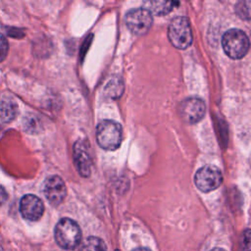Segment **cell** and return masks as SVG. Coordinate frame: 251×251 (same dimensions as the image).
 <instances>
[{"label": "cell", "instance_id": "2", "mask_svg": "<svg viewBox=\"0 0 251 251\" xmlns=\"http://www.w3.org/2000/svg\"><path fill=\"white\" fill-rule=\"evenodd\" d=\"M96 140L102 149H118L123 141L122 126L115 121L103 120L96 127Z\"/></svg>", "mask_w": 251, "mask_h": 251}, {"label": "cell", "instance_id": "11", "mask_svg": "<svg viewBox=\"0 0 251 251\" xmlns=\"http://www.w3.org/2000/svg\"><path fill=\"white\" fill-rule=\"evenodd\" d=\"M19 113L17 102L10 96L4 95L0 98V120L4 123L14 121Z\"/></svg>", "mask_w": 251, "mask_h": 251}, {"label": "cell", "instance_id": "19", "mask_svg": "<svg viewBox=\"0 0 251 251\" xmlns=\"http://www.w3.org/2000/svg\"><path fill=\"white\" fill-rule=\"evenodd\" d=\"M211 251H226L225 249H222V248H215V249H213V250H211Z\"/></svg>", "mask_w": 251, "mask_h": 251}, {"label": "cell", "instance_id": "1", "mask_svg": "<svg viewBox=\"0 0 251 251\" xmlns=\"http://www.w3.org/2000/svg\"><path fill=\"white\" fill-rule=\"evenodd\" d=\"M54 236L60 247L71 250L75 249L79 244L81 239V230L74 220L63 218L55 226Z\"/></svg>", "mask_w": 251, "mask_h": 251}, {"label": "cell", "instance_id": "17", "mask_svg": "<svg viewBox=\"0 0 251 251\" xmlns=\"http://www.w3.org/2000/svg\"><path fill=\"white\" fill-rule=\"evenodd\" d=\"M7 198H8V194L5 190V188L0 185V207L6 202Z\"/></svg>", "mask_w": 251, "mask_h": 251}, {"label": "cell", "instance_id": "5", "mask_svg": "<svg viewBox=\"0 0 251 251\" xmlns=\"http://www.w3.org/2000/svg\"><path fill=\"white\" fill-rule=\"evenodd\" d=\"M127 28L136 35L146 34L153 23L152 14L146 8L129 10L125 18Z\"/></svg>", "mask_w": 251, "mask_h": 251}, {"label": "cell", "instance_id": "18", "mask_svg": "<svg viewBox=\"0 0 251 251\" xmlns=\"http://www.w3.org/2000/svg\"><path fill=\"white\" fill-rule=\"evenodd\" d=\"M133 251H151V250H149L147 248H136Z\"/></svg>", "mask_w": 251, "mask_h": 251}, {"label": "cell", "instance_id": "4", "mask_svg": "<svg viewBox=\"0 0 251 251\" xmlns=\"http://www.w3.org/2000/svg\"><path fill=\"white\" fill-rule=\"evenodd\" d=\"M168 37L176 48H188L192 43V30L188 19L180 16L174 18L168 26Z\"/></svg>", "mask_w": 251, "mask_h": 251}, {"label": "cell", "instance_id": "8", "mask_svg": "<svg viewBox=\"0 0 251 251\" xmlns=\"http://www.w3.org/2000/svg\"><path fill=\"white\" fill-rule=\"evenodd\" d=\"M43 192L52 206H58L67 195V187L59 176H50L44 181Z\"/></svg>", "mask_w": 251, "mask_h": 251}, {"label": "cell", "instance_id": "14", "mask_svg": "<svg viewBox=\"0 0 251 251\" xmlns=\"http://www.w3.org/2000/svg\"><path fill=\"white\" fill-rule=\"evenodd\" d=\"M236 13L243 19L248 20L250 18V2H239L235 7Z\"/></svg>", "mask_w": 251, "mask_h": 251}, {"label": "cell", "instance_id": "6", "mask_svg": "<svg viewBox=\"0 0 251 251\" xmlns=\"http://www.w3.org/2000/svg\"><path fill=\"white\" fill-rule=\"evenodd\" d=\"M195 185L202 192H210L217 189L223 182L222 172L215 166L200 168L194 176Z\"/></svg>", "mask_w": 251, "mask_h": 251}, {"label": "cell", "instance_id": "13", "mask_svg": "<svg viewBox=\"0 0 251 251\" xmlns=\"http://www.w3.org/2000/svg\"><path fill=\"white\" fill-rule=\"evenodd\" d=\"M79 251H107V247L102 239L90 236L84 241Z\"/></svg>", "mask_w": 251, "mask_h": 251}, {"label": "cell", "instance_id": "7", "mask_svg": "<svg viewBox=\"0 0 251 251\" xmlns=\"http://www.w3.org/2000/svg\"><path fill=\"white\" fill-rule=\"evenodd\" d=\"M205 112V103L198 97L186 98L179 105L180 118L187 124H196L200 122L203 119Z\"/></svg>", "mask_w": 251, "mask_h": 251}, {"label": "cell", "instance_id": "15", "mask_svg": "<svg viewBox=\"0 0 251 251\" xmlns=\"http://www.w3.org/2000/svg\"><path fill=\"white\" fill-rule=\"evenodd\" d=\"M239 251H250V230L248 228L242 232L240 237Z\"/></svg>", "mask_w": 251, "mask_h": 251}, {"label": "cell", "instance_id": "16", "mask_svg": "<svg viewBox=\"0 0 251 251\" xmlns=\"http://www.w3.org/2000/svg\"><path fill=\"white\" fill-rule=\"evenodd\" d=\"M8 50H9L8 40L2 33H0V62L4 61V59L8 54Z\"/></svg>", "mask_w": 251, "mask_h": 251}, {"label": "cell", "instance_id": "20", "mask_svg": "<svg viewBox=\"0 0 251 251\" xmlns=\"http://www.w3.org/2000/svg\"><path fill=\"white\" fill-rule=\"evenodd\" d=\"M0 251H3V250H2V247H1V246H0Z\"/></svg>", "mask_w": 251, "mask_h": 251}, {"label": "cell", "instance_id": "9", "mask_svg": "<svg viewBox=\"0 0 251 251\" xmlns=\"http://www.w3.org/2000/svg\"><path fill=\"white\" fill-rule=\"evenodd\" d=\"M20 212L25 219L35 222L42 217L44 213V205L37 196L26 194L21 199Z\"/></svg>", "mask_w": 251, "mask_h": 251}, {"label": "cell", "instance_id": "10", "mask_svg": "<svg viewBox=\"0 0 251 251\" xmlns=\"http://www.w3.org/2000/svg\"><path fill=\"white\" fill-rule=\"evenodd\" d=\"M74 162L81 176H89L91 173V158L88 149L81 141L75 142L74 146Z\"/></svg>", "mask_w": 251, "mask_h": 251}, {"label": "cell", "instance_id": "12", "mask_svg": "<svg viewBox=\"0 0 251 251\" xmlns=\"http://www.w3.org/2000/svg\"><path fill=\"white\" fill-rule=\"evenodd\" d=\"M177 2H165V1H149L146 2L147 10L156 15H164L170 13L175 5H177Z\"/></svg>", "mask_w": 251, "mask_h": 251}, {"label": "cell", "instance_id": "3", "mask_svg": "<svg viewBox=\"0 0 251 251\" xmlns=\"http://www.w3.org/2000/svg\"><path fill=\"white\" fill-rule=\"evenodd\" d=\"M222 45L225 53L231 59L243 58L249 50V39L246 33L239 28H231L223 35Z\"/></svg>", "mask_w": 251, "mask_h": 251}]
</instances>
